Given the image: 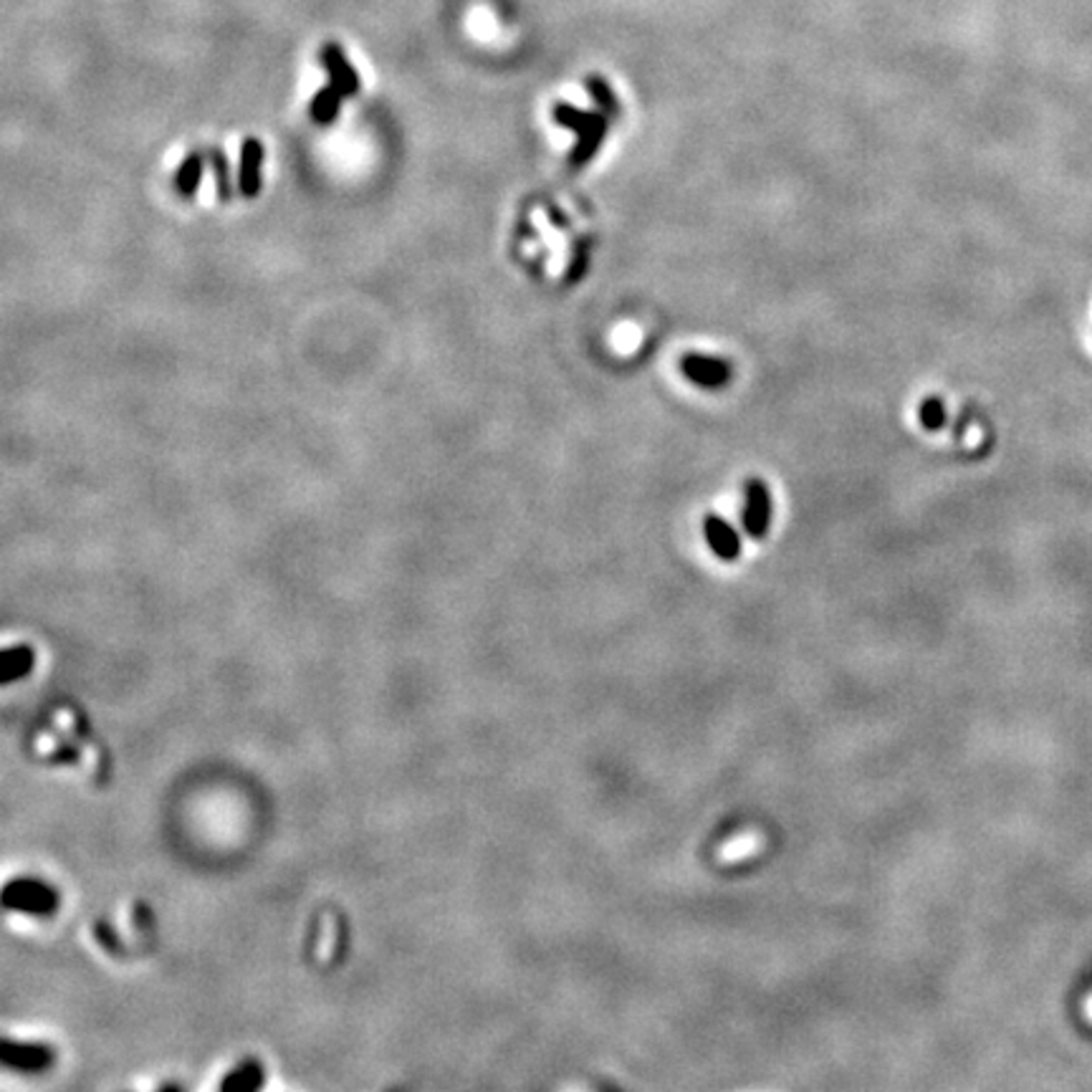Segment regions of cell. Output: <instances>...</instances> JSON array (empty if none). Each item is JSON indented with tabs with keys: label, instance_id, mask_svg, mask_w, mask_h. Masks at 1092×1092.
Wrapping results in <instances>:
<instances>
[{
	"label": "cell",
	"instance_id": "9a60e30c",
	"mask_svg": "<svg viewBox=\"0 0 1092 1092\" xmlns=\"http://www.w3.org/2000/svg\"><path fill=\"white\" fill-rule=\"evenodd\" d=\"M587 89L589 94L600 102V104L607 109V112H617V102H615V94L609 91V86L604 84L603 79H589L587 81Z\"/></svg>",
	"mask_w": 1092,
	"mask_h": 1092
},
{
	"label": "cell",
	"instance_id": "4fadbf2b",
	"mask_svg": "<svg viewBox=\"0 0 1092 1092\" xmlns=\"http://www.w3.org/2000/svg\"><path fill=\"white\" fill-rule=\"evenodd\" d=\"M205 157L211 162L213 175H216V193L220 203H228L233 197V180H231V168H228V157L223 149L211 148L205 149Z\"/></svg>",
	"mask_w": 1092,
	"mask_h": 1092
},
{
	"label": "cell",
	"instance_id": "8992f818",
	"mask_svg": "<svg viewBox=\"0 0 1092 1092\" xmlns=\"http://www.w3.org/2000/svg\"><path fill=\"white\" fill-rule=\"evenodd\" d=\"M263 157H266V149H263V142H261L259 137H245V140L240 142L239 193L243 197H248V200L259 197L261 185H263V180H261Z\"/></svg>",
	"mask_w": 1092,
	"mask_h": 1092
},
{
	"label": "cell",
	"instance_id": "52a82bcc",
	"mask_svg": "<svg viewBox=\"0 0 1092 1092\" xmlns=\"http://www.w3.org/2000/svg\"><path fill=\"white\" fill-rule=\"evenodd\" d=\"M703 536H706L711 552H714L718 559L723 561L739 559V554H741V539H739V534H736L734 526L728 524V521H723L721 516L703 518Z\"/></svg>",
	"mask_w": 1092,
	"mask_h": 1092
},
{
	"label": "cell",
	"instance_id": "8fae6325",
	"mask_svg": "<svg viewBox=\"0 0 1092 1092\" xmlns=\"http://www.w3.org/2000/svg\"><path fill=\"white\" fill-rule=\"evenodd\" d=\"M35 658H34V650H31L29 645H13V648H6L3 650V686H11L13 680H21L26 678L31 672V668H34Z\"/></svg>",
	"mask_w": 1092,
	"mask_h": 1092
},
{
	"label": "cell",
	"instance_id": "7a4b0ae2",
	"mask_svg": "<svg viewBox=\"0 0 1092 1092\" xmlns=\"http://www.w3.org/2000/svg\"><path fill=\"white\" fill-rule=\"evenodd\" d=\"M3 905L6 910L26 913V916H51L58 908V896L49 882L18 877L8 882L3 890Z\"/></svg>",
	"mask_w": 1092,
	"mask_h": 1092
},
{
	"label": "cell",
	"instance_id": "2e32d148",
	"mask_svg": "<svg viewBox=\"0 0 1092 1092\" xmlns=\"http://www.w3.org/2000/svg\"><path fill=\"white\" fill-rule=\"evenodd\" d=\"M1087 1014L1092 1016V1001H1090V1004H1087Z\"/></svg>",
	"mask_w": 1092,
	"mask_h": 1092
},
{
	"label": "cell",
	"instance_id": "5bb4252c",
	"mask_svg": "<svg viewBox=\"0 0 1092 1092\" xmlns=\"http://www.w3.org/2000/svg\"><path fill=\"white\" fill-rule=\"evenodd\" d=\"M918 418H921V425H923L925 430H941V427L945 425L944 399L941 398H925L923 402H921Z\"/></svg>",
	"mask_w": 1092,
	"mask_h": 1092
},
{
	"label": "cell",
	"instance_id": "9c48e42d",
	"mask_svg": "<svg viewBox=\"0 0 1092 1092\" xmlns=\"http://www.w3.org/2000/svg\"><path fill=\"white\" fill-rule=\"evenodd\" d=\"M266 1082V1070L259 1059H243L233 1067L223 1080H220V1090L225 1092H253L259 1090Z\"/></svg>",
	"mask_w": 1092,
	"mask_h": 1092
},
{
	"label": "cell",
	"instance_id": "ba28073f",
	"mask_svg": "<svg viewBox=\"0 0 1092 1092\" xmlns=\"http://www.w3.org/2000/svg\"><path fill=\"white\" fill-rule=\"evenodd\" d=\"M322 63L327 66V71H330V79H331V86H334L339 94H342L344 99L347 97H354L359 91V79H357V71L352 69L350 61H347V57H344V51L336 46V43H330V46H324L322 49Z\"/></svg>",
	"mask_w": 1092,
	"mask_h": 1092
},
{
	"label": "cell",
	"instance_id": "30bf717a",
	"mask_svg": "<svg viewBox=\"0 0 1092 1092\" xmlns=\"http://www.w3.org/2000/svg\"><path fill=\"white\" fill-rule=\"evenodd\" d=\"M205 162H208L205 152H190L188 157L180 162V168H177V172H175L177 195H182V197L195 195L197 188H200V180H203Z\"/></svg>",
	"mask_w": 1092,
	"mask_h": 1092
},
{
	"label": "cell",
	"instance_id": "5b68a950",
	"mask_svg": "<svg viewBox=\"0 0 1092 1092\" xmlns=\"http://www.w3.org/2000/svg\"><path fill=\"white\" fill-rule=\"evenodd\" d=\"M0 1059L6 1064L8 1070H21V1072H41L54 1062V1050L49 1044L38 1042H13L6 1039L3 1050H0Z\"/></svg>",
	"mask_w": 1092,
	"mask_h": 1092
},
{
	"label": "cell",
	"instance_id": "3957f363",
	"mask_svg": "<svg viewBox=\"0 0 1092 1092\" xmlns=\"http://www.w3.org/2000/svg\"><path fill=\"white\" fill-rule=\"evenodd\" d=\"M771 526V493L763 481L754 478L743 489V529L751 539H763Z\"/></svg>",
	"mask_w": 1092,
	"mask_h": 1092
},
{
	"label": "cell",
	"instance_id": "6da1fadb",
	"mask_svg": "<svg viewBox=\"0 0 1092 1092\" xmlns=\"http://www.w3.org/2000/svg\"><path fill=\"white\" fill-rule=\"evenodd\" d=\"M554 122L577 132V148L572 149L569 160H572V168H584L603 145V137L607 134V120L603 114L581 112L567 102H559L554 106Z\"/></svg>",
	"mask_w": 1092,
	"mask_h": 1092
},
{
	"label": "cell",
	"instance_id": "277c9868",
	"mask_svg": "<svg viewBox=\"0 0 1092 1092\" xmlns=\"http://www.w3.org/2000/svg\"><path fill=\"white\" fill-rule=\"evenodd\" d=\"M680 372L700 390H721L731 379V364L708 354H686L680 359Z\"/></svg>",
	"mask_w": 1092,
	"mask_h": 1092
},
{
	"label": "cell",
	"instance_id": "7c38bea8",
	"mask_svg": "<svg viewBox=\"0 0 1092 1092\" xmlns=\"http://www.w3.org/2000/svg\"><path fill=\"white\" fill-rule=\"evenodd\" d=\"M342 94L334 89V86H327V89H319L314 94V99H311V106H308V114H311V120H314L316 126H331L336 120V114H339V106H342Z\"/></svg>",
	"mask_w": 1092,
	"mask_h": 1092
}]
</instances>
